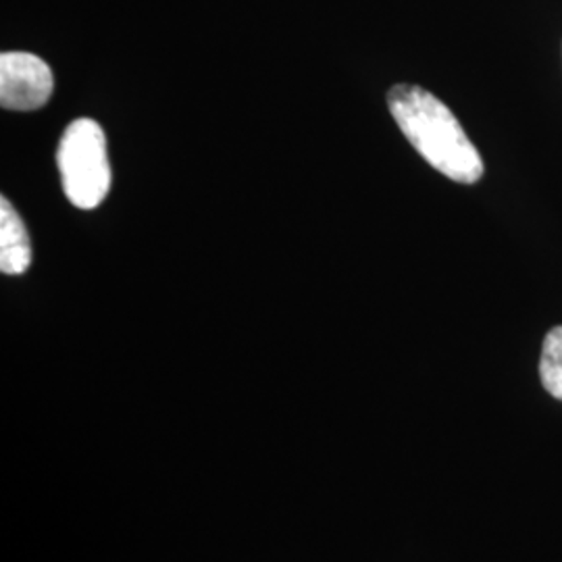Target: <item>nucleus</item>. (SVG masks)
I'll list each match as a JSON object with an SVG mask.
<instances>
[{
  "mask_svg": "<svg viewBox=\"0 0 562 562\" xmlns=\"http://www.w3.org/2000/svg\"><path fill=\"white\" fill-rule=\"evenodd\" d=\"M60 183L69 202L90 211L97 209L111 190V162L101 125L78 120L67 125L57 150Z\"/></svg>",
  "mask_w": 562,
  "mask_h": 562,
  "instance_id": "f03ea898",
  "label": "nucleus"
},
{
  "mask_svg": "<svg viewBox=\"0 0 562 562\" xmlns=\"http://www.w3.org/2000/svg\"><path fill=\"white\" fill-rule=\"evenodd\" d=\"M32 262V246L18 211L4 196L0 199V271L21 276Z\"/></svg>",
  "mask_w": 562,
  "mask_h": 562,
  "instance_id": "20e7f679",
  "label": "nucleus"
},
{
  "mask_svg": "<svg viewBox=\"0 0 562 562\" xmlns=\"http://www.w3.org/2000/svg\"><path fill=\"white\" fill-rule=\"evenodd\" d=\"M55 90L50 67L32 53L0 55V104L9 111L42 109Z\"/></svg>",
  "mask_w": 562,
  "mask_h": 562,
  "instance_id": "7ed1b4c3",
  "label": "nucleus"
},
{
  "mask_svg": "<svg viewBox=\"0 0 562 562\" xmlns=\"http://www.w3.org/2000/svg\"><path fill=\"white\" fill-rule=\"evenodd\" d=\"M540 380L550 396L562 401V325L550 329L543 340Z\"/></svg>",
  "mask_w": 562,
  "mask_h": 562,
  "instance_id": "39448f33",
  "label": "nucleus"
},
{
  "mask_svg": "<svg viewBox=\"0 0 562 562\" xmlns=\"http://www.w3.org/2000/svg\"><path fill=\"white\" fill-rule=\"evenodd\" d=\"M390 113L406 140L442 176L459 183L482 180L483 161L454 113L419 86L398 83L387 94Z\"/></svg>",
  "mask_w": 562,
  "mask_h": 562,
  "instance_id": "f257e3e1",
  "label": "nucleus"
}]
</instances>
